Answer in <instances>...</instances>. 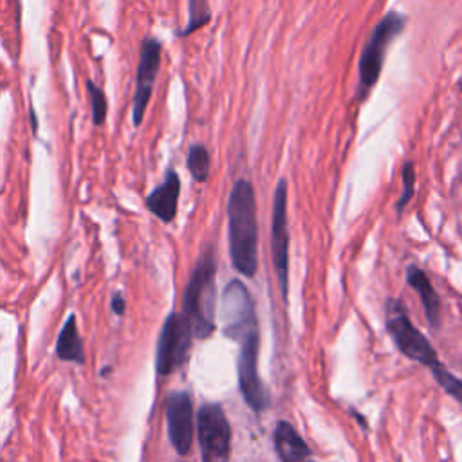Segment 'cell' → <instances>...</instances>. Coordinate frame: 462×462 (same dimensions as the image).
I'll return each mask as SVG.
<instances>
[{"label": "cell", "instance_id": "6da1fadb", "mask_svg": "<svg viewBox=\"0 0 462 462\" xmlns=\"http://www.w3.org/2000/svg\"><path fill=\"white\" fill-rule=\"evenodd\" d=\"M229 258L241 275H256L258 269V222L255 188L248 179L235 181L228 197Z\"/></svg>", "mask_w": 462, "mask_h": 462}, {"label": "cell", "instance_id": "7a4b0ae2", "mask_svg": "<svg viewBox=\"0 0 462 462\" xmlns=\"http://www.w3.org/2000/svg\"><path fill=\"white\" fill-rule=\"evenodd\" d=\"M217 262L211 246L201 251L183 296V314L191 328V336L204 340L215 331L217 313Z\"/></svg>", "mask_w": 462, "mask_h": 462}, {"label": "cell", "instance_id": "3957f363", "mask_svg": "<svg viewBox=\"0 0 462 462\" xmlns=\"http://www.w3.org/2000/svg\"><path fill=\"white\" fill-rule=\"evenodd\" d=\"M406 16L403 13L390 11L379 20L378 26L372 31L367 46L363 49L358 67V98L365 100L372 89L378 85L379 76L383 73L386 51L392 42L401 35L406 27Z\"/></svg>", "mask_w": 462, "mask_h": 462}, {"label": "cell", "instance_id": "277c9868", "mask_svg": "<svg viewBox=\"0 0 462 462\" xmlns=\"http://www.w3.org/2000/svg\"><path fill=\"white\" fill-rule=\"evenodd\" d=\"M386 331H388L390 338L399 348V352L405 354L406 358L421 363L430 371L443 367L439 356L433 351L428 338L419 333V328L413 327V323L410 321L406 307L401 300H386Z\"/></svg>", "mask_w": 462, "mask_h": 462}, {"label": "cell", "instance_id": "5b68a950", "mask_svg": "<svg viewBox=\"0 0 462 462\" xmlns=\"http://www.w3.org/2000/svg\"><path fill=\"white\" fill-rule=\"evenodd\" d=\"M241 343L238 351V385L244 401L248 403L253 412H263L269 406V393L263 386L258 376V348H260V333L258 327L249 328L241 336L235 338Z\"/></svg>", "mask_w": 462, "mask_h": 462}, {"label": "cell", "instance_id": "8992f818", "mask_svg": "<svg viewBox=\"0 0 462 462\" xmlns=\"http://www.w3.org/2000/svg\"><path fill=\"white\" fill-rule=\"evenodd\" d=\"M203 462H228L231 455V428L219 403L203 405L197 416Z\"/></svg>", "mask_w": 462, "mask_h": 462}, {"label": "cell", "instance_id": "52a82bcc", "mask_svg": "<svg viewBox=\"0 0 462 462\" xmlns=\"http://www.w3.org/2000/svg\"><path fill=\"white\" fill-rule=\"evenodd\" d=\"M287 181L280 179L275 188L271 211V255L278 278L280 293L287 302L289 294V221H287Z\"/></svg>", "mask_w": 462, "mask_h": 462}, {"label": "cell", "instance_id": "ba28073f", "mask_svg": "<svg viewBox=\"0 0 462 462\" xmlns=\"http://www.w3.org/2000/svg\"><path fill=\"white\" fill-rule=\"evenodd\" d=\"M191 338V328L184 314H169L157 341L156 365L161 376H169L183 367L190 354Z\"/></svg>", "mask_w": 462, "mask_h": 462}, {"label": "cell", "instance_id": "9c48e42d", "mask_svg": "<svg viewBox=\"0 0 462 462\" xmlns=\"http://www.w3.org/2000/svg\"><path fill=\"white\" fill-rule=\"evenodd\" d=\"M221 321L224 334L231 340L241 336L249 328L258 327L255 302H253L248 287L241 280H231L224 287L221 302Z\"/></svg>", "mask_w": 462, "mask_h": 462}, {"label": "cell", "instance_id": "30bf717a", "mask_svg": "<svg viewBox=\"0 0 462 462\" xmlns=\"http://www.w3.org/2000/svg\"><path fill=\"white\" fill-rule=\"evenodd\" d=\"M161 42L157 39H145L139 49L138 73H136V91L132 98V123L141 126L146 107L152 98L154 85L161 67Z\"/></svg>", "mask_w": 462, "mask_h": 462}, {"label": "cell", "instance_id": "8fae6325", "mask_svg": "<svg viewBox=\"0 0 462 462\" xmlns=\"http://www.w3.org/2000/svg\"><path fill=\"white\" fill-rule=\"evenodd\" d=\"M166 426L172 446L179 455H188L194 443V405L190 393H170L166 399Z\"/></svg>", "mask_w": 462, "mask_h": 462}, {"label": "cell", "instance_id": "7c38bea8", "mask_svg": "<svg viewBox=\"0 0 462 462\" xmlns=\"http://www.w3.org/2000/svg\"><path fill=\"white\" fill-rule=\"evenodd\" d=\"M181 197V177L176 169L166 170L163 184L154 188L145 199V206L149 208L154 217L159 219L164 224L176 221L177 208Z\"/></svg>", "mask_w": 462, "mask_h": 462}, {"label": "cell", "instance_id": "4fadbf2b", "mask_svg": "<svg viewBox=\"0 0 462 462\" xmlns=\"http://www.w3.org/2000/svg\"><path fill=\"white\" fill-rule=\"evenodd\" d=\"M273 439H275L276 453L282 462H314L309 444L287 421H280L276 424Z\"/></svg>", "mask_w": 462, "mask_h": 462}, {"label": "cell", "instance_id": "5bb4252c", "mask_svg": "<svg viewBox=\"0 0 462 462\" xmlns=\"http://www.w3.org/2000/svg\"><path fill=\"white\" fill-rule=\"evenodd\" d=\"M406 282L408 286L419 294L421 302H423L424 314L428 318V323L432 325L433 328H439L441 325V296L437 294V291L433 289L432 282L428 278L426 273L417 266H410L406 269Z\"/></svg>", "mask_w": 462, "mask_h": 462}, {"label": "cell", "instance_id": "9a60e30c", "mask_svg": "<svg viewBox=\"0 0 462 462\" xmlns=\"http://www.w3.org/2000/svg\"><path fill=\"white\" fill-rule=\"evenodd\" d=\"M56 354L61 361H73L78 365L85 363V348L76 327V316L71 314L61 327V333L56 341Z\"/></svg>", "mask_w": 462, "mask_h": 462}, {"label": "cell", "instance_id": "2e32d148", "mask_svg": "<svg viewBox=\"0 0 462 462\" xmlns=\"http://www.w3.org/2000/svg\"><path fill=\"white\" fill-rule=\"evenodd\" d=\"M186 166L188 172L191 174L197 183H206L208 177H210V169H211V157L210 152L204 145H191L190 150H188L186 157Z\"/></svg>", "mask_w": 462, "mask_h": 462}, {"label": "cell", "instance_id": "e0dca14e", "mask_svg": "<svg viewBox=\"0 0 462 462\" xmlns=\"http://www.w3.org/2000/svg\"><path fill=\"white\" fill-rule=\"evenodd\" d=\"M211 9L208 0H188V24L183 31H179L181 39L194 35L195 31L203 29L210 24Z\"/></svg>", "mask_w": 462, "mask_h": 462}, {"label": "cell", "instance_id": "ac0fdd59", "mask_svg": "<svg viewBox=\"0 0 462 462\" xmlns=\"http://www.w3.org/2000/svg\"><path fill=\"white\" fill-rule=\"evenodd\" d=\"M87 92L89 98H91V107H92V123L96 126H101L107 119L109 112V104H107V96H105L104 89L98 87L92 80H87Z\"/></svg>", "mask_w": 462, "mask_h": 462}, {"label": "cell", "instance_id": "d6986e66", "mask_svg": "<svg viewBox=\"0 0 462 462\" xmlns=\"http://www.w3.org/2000/svg\"><path fill=\"white\" fill-rule=\"evenodd\" d=\"M413 194H416V166L412 161H406L403 164V194L396 204L398 214H403V210L408 206L410 201L413 199Z\"/></svg>", "mask_w": 462, "mask_h": 462}, {"label": "cell", "instance_id": "ffe728a7", "mask_svg": "<svg viewBox=\"0 0 462 462\" xmlns=\"http://www.w3.org/2000/svg\"><path fill=\"white\" fill-rule=\"evenodd\" d=\"M432 374H433V378H436V381L439 383V385L443 386L448 393H450L455 401H458V403L462 401V383L457 376H453L451 372H448L444 367L436 368V371H432Z\"/></svg>", "mask_w": 462, "mask_h": 462}, {"label": "cell", "instance_id": "44dd1931", "mask_svg": "<svg viewBox=\"0 0 462 462\" xmlns=\"http://www.w3.org/2000/svg\"><path fill=\"white\" fill-rule=\"evenodd\" d=\"M112 311H114L118 316H123V313H125V298H123L119 293H116L114 296H112Z\"/></svg>", "mask_w": 462, "mask_h": 462}]
</instances>
